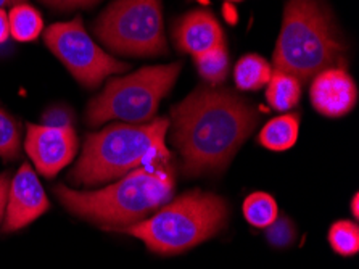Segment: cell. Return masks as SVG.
I'll return each mask as SVG.
<instances>
[{
  "label": "cell",
  "mask_w": 359,
  "mask_h": 269,
  "mask_svg": "<svg viewBox=\"0 0 359 269\" xmlns=\"http://www.w3.org/2000/svg\"><path fill=\"white\" fill-rule=\"evenodd\" d=\"M171 118V139L186 176L222 171L259 122L248 100L231 89L208 86H200L177 103Z\"/></svg>",
  "instance_id": "obj_1"
},
{
  "label": "cell",
  "mask_w": 359,
  "mask_h": 269,
  "mask_svg": "<svg viewBox=\"0 0 359 269\" xmlns=\"http://www.w3.org/2000/svg\"><path fill=\"white\" fill-rule=\"evenodd\" d=\"M174 188L170 162L135 168L105 189L84 192L57 185L55 194L73 215L118 230L144 221L170 203Z\"/></svg>",
  "instance_id": "obj_2"
},
{
  "label": "cell",
  "mask_w": 359,
  "mask_h": 269,
  "mask_svg": "<svg viewBox=\"0 0 359 269\" xmlns=\"http://www.w3.org/2000/svg\"><path fill=\"white\" fill-rule=\"evenodd\" d=\"M276 71L300 82L346 65V42L324 0H288L273 55Z\"/></svg>",
  "instance_id": "obj_3"
},
{
  "label": "cell",
  "mask_w": 359,
  "mask_h": 269,
  "mask_svg": "<svg viewBox=\"0 0 359 269\" xmlns=\"http://www.w3.org/2000/svg\"><path fill=\"white\" fill-rule=\"evenodd\" d=\"M170 119L158 118L144 124H111L87 136L79 162L69 173L78 185H99L123 178L140 166L171 162L165 145Z\"/></svg>",
  "instance_id": "obj_4"
},
{
  "label": "cell",
  "mask_w": 359,
  "mask_h": 269,
  "mask_svg": "<svg viewBox=\"0 0 359 269\" xmlns=\"http://www.w3.org/2000/svg\"><path fill=\"white\" fill-rule=\"evenodd\" d=\"M227 216L224 199L194 190L166 203L154 216L119 230L142 240L154 254L177 255L216 235Z\"/></svg>",
  "instance_id": "obj_5"
},
{
  "label": "cell",
  "mask_w": 359,
  "mask_h": 269,
  "mask_svg": "<svg viewBox=\"0 0 359 269\" xmlns=\"http://www.w3.org/2000/svg\"><path fill=\"white\" fill-rule=\"evenodd\" d=\"M182 63L140 68L135 73L116 78L87 105L86 119L90 126L108 122L144 124L151 122L160 102L176 84Z\"/></svg>",
  "instance_id": "obj_6"
},
{
  "label": "cell",
  "mask_w": 359,
  "mask_h": 269,
  "mask_svg": "<svg viewBox=\"0 0 359 269\" xmlns=\"http://www.w3.org/2000/svg\"><path fill=\"white\" fill-rule=\"evenodd\" d=\"M94 31L103 46L119 55L154 57L168 51L160 0H115Z\"/></svg>",
  "instance_id": "obj_7"
},
{
  "label": "cell",
  "mask_w": 359,
  "mask_h": 269,
  "mask_svg": "<svg viewBox=\"0 0 359 269\" xmlns=\"http://www.w3.org/2000/svg\"><path fill=\"white\" fill-rule=\"evenodd\" d=\"M43 42L76 81L86 87H97L108 76L119 74L129 68L128 63L113 58L92 41L81 16L67 23L48 26L43 32Z\"/></svg>",
  "instance_id": "obj_8"
},
{
  "label": "cell",
  "mask_w": 359,
  "mask_h": 269,
  "mask_svg": "<svg viewBox=\"0 0 359 269\" xmlns=\"http://www.w3.org/2000/svg\"><path fill=\"white\" fill-rule=\"evenodd\" d=\"M25 147L37 171L46 178H53L73 162L78 153V136L73 126L28 124Z\"/></svg>",
  "instance_id": "obj_9"
},
{
  "label": "cell",
  "mask_w": 359,
  "mask_h": 269,
  "mask_svg": "<svg viewBox=\"0 0 359 269\" xmlns=\"http://www.w3.org/2000/svg\"><path fill=\"white\" fill-rule=\"evenodd\" d=\"M50 208L46 190L29 163L21 164L10 181L4 232H15L41 218Z\"/></svg>",
  "instance_id": "obj_10"
},
{
  "label": "cell",
  "mask_w": 359,
  "mask_h": 269,
  "mask_svg": "<svg viewBox=\"0 0 359 269\" xmlns=\"http://www.w3.org/2000/svg\"><path fill=\"white\" fill-rule=\"evenodd\" d=\"M309 97L318 113L329 118H340L355 108L358 87L344 68H327L314 76Z\"/></svg>",
  "instance_id": "obj_11"
},
{
  "label": "cell",
  "mask_w": 359,
  "mask_h": 269,
  "mask_svg": "<svg viewBox=\"0 0 359 269\" xmlns=\"http://www.w3.org/2000/svg\"><path fill=\"white\" fill-rule=\"evenodd\" d=\"M172 37L179 52L200 55L219 47L224 41V31L208 10H192L176 21Z\"/></svg>",
  "instance_id": "obj_12"
},
{
  "label": "cell",
  "mask_w": 359,
  "mask_h": 269,
  "mask_svg": "<svg viewBox=\"0 0 359 269\" xmlns=\"http://www.w3.org/2000/svg\"><path fill=\"white\" fill-rule=\"evenodd\" d=\"M298 133H300V114L285 113L264 124L258 142L268 150L284 152L297 144Z\"/></svg>",
  "instance_id": "obj_13"
},
{
  "label": "cell",
  "mask_w": 359,
  "mask_h": 269,
  "mask_svg": "<svg viewBox=\"0 0 359 269\" xmlns=\"http://www.w3.org/2000/svg\"><path fill=\"white\" fill-rule=\"evenodd\" d=\"M266 98L277 112H290L302 100V82L295 76L273 71L271 79L266 84Z\"/></svg>",
  "instance_id": "obj_14"
},
{
  "label": "cell",
  "mask_w": 359,
  "mask_h": 269,
  "mask_svg": "<svg viewBox=\"0 0 359 269\" xmlns=\"http://www.w3.org/2000/svg\"><path fill=\"white\" fill-rule=\"evenodd\" d=\"M271 74V65L257 53L243 55L233 68V81L241 91H259L268 84Z\"/></svg>",
  "instance_id": "obj_15"
},
{
  "label": "cell",
  "mask_w": 359,
  "mask_h": 269,
  "mask_svg": "<svg viewBox=\"0 0 359 269\" xmlns=\"http://www.w3.org/2000/svg\"><path fill=\"white\" fill-rule=\"evenodd\" d=\"M10 36L18 42H32L43 32L42 15L28 4H20L8 13Z\"/></svg>",
  "instance_id": "obj_16"
},
{
  "label": "cell",
  "mask_w": 359,
  "mask_h": 269,
  "mask_svg": "<svg viewBox=\"0 0 359 269\" xmlns=\"http://www.w3.org/2000/svg\"><path fill=\"white\" fill-rule=\"evenodd\" d=\"M194 63L197 67L198 74L203 78L211 87H217L227 79L229 74V53H227L226 44L219 47L211 48V51L195 55Z\"/></svg>",
  "instance_id": "obj_17"
},
{
  "label": "cell",
  "mask_w": 359,
  "mask_h": 269,
  "mask_svg": "<svg viewBox=\"0 0 359 269\" xmlns=\"http://www.w3.org/2000/svg\"><path fill=\"white\" fill-rule=\"evenodd\" d=\"M243 218L255 228H268L279 218V208L274 197L266 192H253L243 202Z\"/></svg>",
  "instance_id": "obj_18"
},
{
  "label": "cell",
  "mask_w": 359,
  "mask_h": 269,
  "mask_svg": "<svg viewBox=\"0 0 359 269\" xmlns=\"http://www.w3.org/2000/svg\"><path fill=\"white\" fill-rule=\"evenodd\" d=\"M329 242L335 254L353 256L359 251V229L356 223L337 221L330 226Z\"/></svg>",
  "instance_id": "obj_19"
},
{
  "label": "cell",
  "mask_w": 359,
  "mask_h": 269,
  "mask_svg": "<svg viewBox=\"0 0 359 269\" xmlns=\"http://www.w3.org/2000/svg\"><path fill=\"white\" fill-rule=\"evenodd\" d=\"M21 134L18 123L7 112L0 108V157L15 160L20 157Z\"/></svg>",
  "instance_id": "obj_20"
},
{
  "label": "cell",
  "mask_w": 359,
  "mask_h": 269,
  "mask_svg": "<svg viewBox=\"0 0 359 269\" xmlns=\"http://www.w3.org/2000/svg\"><path fill=\"white\" fill-rule=\"evenodd\" d=\"M266 235H268L271 245L277 247V249H284L295 239V228L288 218H277L271 226H268Z\"/></svg>",
  "instance_id": "obj_21"
},
{
  "label": "cell",
  "mask_w": 359,
  "mask_h": 269,
  "mask_svg": "<svg viewBox=\"0 0 359 269\" xmlns=\"http://www.w3.org/2000/svg\"><path fill=\"white\" fill-rule=\"evenodd\" d=\"M42 122L46 126H55V128H63V126L73 124V114L68 108L65 107H52L43 114Z\"/></svg>",
  "instance_id": "obj_22"
},
{
  "label": "cell",
  "mask_w": 359,
  "mask_h": 269,
  "mask_svg": "<svg viewBox=\"0 0 359 269\" xmlns=\"http://www.w3.org/2000/svg\"><path fill=\"white\" fill-rule=\"evenodd\" d=\"M48 7L57 10H74V8H89L92 5L99 4L100 0H42Z\"/></svg>",
  "instance_id": "obj_23"
},
{
  "label": "cell",
  "mask_w": 359,
  "mask_h": 269,
  "mask_svg": "<svg viewBox=\"0 0 359 269\" xmlns=\"http://www.w3.org/2000/svg\"><path fill=\"white\" fill-rule=\"evenodd\" d=\"M8 188H10V176H8V173L0 174V221H2V218L5 215V208H7Z\"/></svg>",
  "instance_id": "obj_24"
},
{
  "label": "cell",
  "mask_w": 359,
  "mask_h": 269,
  "mask_svg": "<svg viewBox=\"0 0 359 269\" xmlns=\"http://www.w3.org/2000/svg\"><path fill=\"white\" fill-rule=\"evenodd\" d=\"M10 37V25H8V15L5 10H0V46L7 42Z\"/></svg>",
  "instance_id": "obj_25"
},
{
  "label": "cell",
  "mask_w": 359,
  "mask_h": 269,
  "mask_svg": "<svg viewBox=\"0 0 359 269\" xmlns=\"http://www.w3.org/2000/svg\"><path fill=\"white\" fill-rule=\"evenodd\" d=\"M20 4H26V0H0V10H4V7H15Z\"/></svg>",
  "instance_id": "obj_26"
},
{
  "label": "cell",
  "mask_w": 359,
  "mask_h": 269,
  "mask_svg": "<svg viewBox=\"0 0 359 269\" xmlns=\"http://www.w3.org/2000/svg\"><path fill=\"white\" fill-rule=\"evenodd\" d=\"M351 213L355 215V218H358V194L351 200Z\"/></svg>",
  "instance_id": "obj_27"
},
{
  "label": "cell",
  "mask_w": 359,
  "mask_h": 269,
  "mask_svg": "<svg viewBox=\"0 0 359 269\" xmlns=\"http://www.w3.org/2000/svg\"><path fill=\"white\" fill-rule=\"evenodd\" d=\"M229 2H241V0H229Z\"/></svg>",
  "instance_id": "obj_28"
}]
</instances>
